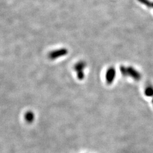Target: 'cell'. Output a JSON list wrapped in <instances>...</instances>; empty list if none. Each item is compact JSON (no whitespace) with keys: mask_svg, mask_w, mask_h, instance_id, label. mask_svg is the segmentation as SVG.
Segmentation results:
<instances>
[{"mask_svg":"<svg viewBox=\"0 0 153 153\" xmlns=\"http://www.w3.org/2000/svg\"><path fill=\"white\" fill-rule=\"evenodd\" d=\"M120 71L121 74L124 76H128V73H127V69L126 66H121L120 67Z\"/></svg>","mask_w":153,"mask_h":153,"instance_id":"cell-7","label":"cell"},{"mask_svg":"<svg viewBox=\"0 0 153 153\" xmlns=\"http://www.w3.org/2000/svg\"><path fill=\"white\" fill-rule=\"evenodd\" d=\"M145 94L146 96H153V88L152 86H149L145 90Z\"/></svg>","mask_w":153,"mask_h":153,"instance_id":"cell-5","label":"cell"},{"mask_svg":"<svg viewBox=\"0 0 153 153\" xmlns=\"http://www.w3.org/2000/svg\"><path fill=\"white\" fill-rule=\"evenodd\" d=\"M127 69V73L128 76H131L132 78H133L136 81H139L141 78V74L136 71L134 68L131 66H129L126 68Z\"/></svg>","mask_w":153,"mask_h":153,"instance_id":"cell-3","label":"cell"},{"mask_svg":"<svg viewBox=\"0 0 153 153\" xmlns=\"http://www.w3.org/2000/svg\"><path fill=\"white\" fill-rule=\"evenodd\" d=\"M138 1L142 4L148 7H153V2H150L149 0H138Z\"/></svg>","mask_w":153,"mask_h":153,"instance_id":"cell-6","label":"cell"},{"mask_svg":"<svg viewBox=\"0 0 153 153\" xmlns=\"http://www.w3.org/2000/svg\"><path fill=\"white\" fill-rule=\"evenodd\" d=\"M68 53V51L66 49H61L57 51H54L49 54V57L51 59H56L59 57L66 55Z\"/></svg>","mask_w":153,"mask_h":153,"instance_id":"cell-4","label":"cell"},{"mask_svg":"<svg viewBox=\"0 0 153 153\" xmlns=\"http://www.w3.org/2000/svg\"><path fill=\"white\" fill-rule=\"evenodd\" d=\"M86 67V63L84 61H79L75 65V70L76 72L77 77L79 80H82L84 78V69Z\"/></svg>","mask_w":153,"mask_h":153,"instance_id":"cell-1","label":"cell"},{"mask_svg":"<svg viewBox=\"0 0 153 153\" xmlns=\"http://www.w3.org/2000/svg\"><path fill=\"white\" fill-rule=\"evenodd\" d=\"M116 69L114 67H111L107 70L106 74H105V78H106V82L107 84L111 85L112 84L116 76Z\"/></svg>","mask_w":153,"mask_h":153,"instance_id":"cell-2","label":"cell"}]
</instances>
